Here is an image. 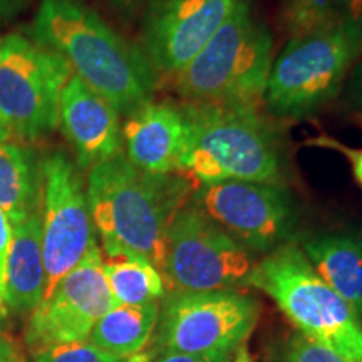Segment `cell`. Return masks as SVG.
I'll return each instance as SVG.
<instances>
[{
  "label": "cell",
  "instance_id": "18",
  "mask_svg": "<svg viewBox=\"0 0 362 362\" xmlns=\"http://www.w3.org/2000/svg\"><path fill=\"white\" fill-rule=\"evenodd\" d=\"M42 158L17 143H0V210L11 223L40 211Z\"/></svg>",
  "mask_w": 362,
  "mask_h": 362
},
{
  "label": "cell",
  "instance_id": "6",
  "mask_svg": "<svg viewBox=\"0 0 362 362\" xmlns=\"http://www.w3.org/2000/svg\"><path fill=\"white\" fill-rule=\"evenodd\" d=\"M362 49L337 22L292 35L272 62L264 104L275 119H305L342 93Z\"/></svg>",
  "mask_w": 362,
  "mask_h": 362
},
{
  "label": "cell",
  "instance_id": "4",
  "mask_svg": "<svg viewBox=\"0 0 362 362\" xmlns=\"http://www.w3.org/2000/svg\"><path fill=\"white\" fill-rule=\"evenodd\" d=\"M274 62V37L242 0L200 54L175 76L185 103L259 106Z\"/></svg>",
  "mask_w": 362,
  "mask_h": 362
},
{
  "label": "cell",
  "instance_id": "15",
  "mask_svg": "<svg viewBox=\"0 0 362 362\" xmlns=\"http://www.w3.org/2000/svg\"><path fill=\"white\" fill-rule=\"evenodd\" d=\"M123 153L148 175H180L187 139L181 104L149 101L129 112L121 128Z\"/></svg>",
  "mask_w": 362,
  "mask_h": 362
},
{
  "label": "cell",
  "instance_id": "16",
  "mask_svg": "<svg viewBox=\"0 0 362 362\" xmlns=\"http://www.w3.org/2000/svg\"><path fill=\"white\" fill-rule=\"evenodd\" d=\"M320 279L349 304L362 320V235L329 232L300 242Z\"/></svg>",
  "mask_w": 362,
  "mask_h": 362
},
{
  "label": "cell",
  "instance_id": "26",
  "mask_svg": "<svg viewBox=\"0 0 362 362\" xmlns=\"http://www.w3.org/2000/svg\"><path fill=\"white\" fill-rule=\"evenodd\" d=\"M310 144L320 148H329L341 153V155L347 160V163H349L352 176H354L357 185L362 188V148H351L336 138H330V136H320V138L312 139Z\"/></svg>",
  "mask_w": 362,
  "mask_h": 362
},
{
  "label": "cell",
  "instance_id": "21",
  "mask_svg": "<svg viewBox=\"0 0 362 362\" xmlns=\"http://www.w3.org/2000/svg\"><path fill=\"white\" fill-rule=\"evenodd\" d=\"M339 0H287L282 24L288 35H298L336 22Z\"/></svg>",
  "mask_w": 362,
  "mask_h": 362
},
{
  "label": "cell",
  "instance_id": "28",
  "mask_svg": "<svg viewBox=\"0 0 362 362\" xmlns=\"http://www.w3.org/2000/svg\"><path fill=\"white\" fill-rule=\"evenodd\" d=\"M342 93L347 106L362 116V57L352 66Z\"/></svg>",
  "mask_w": 362,
  "mask_h": 362
},
{
  "label": "cell",
  "instance_id": "34",
  "mask_svg": "<svg viewBox=\"0 0 362 362\" xmlns=\"http://www.w3.org/2000/svg\"><path fill=\"white\" fill-rule=\"evenodd\" d=\"M361 124H362V116H361Z\"/></svg>",
  "mask_w": 362,
  "mask_h": 362
},
{
  "label": "cell",
  "instance_id": "7",
  "mask_svg": "<svg viewBox=\"0 0 362 362\" xmlns=\"http://www.w3.org/2000/svg\"><path fill=\"white\" fill-rule=\"evenodd\" d=\"M72 78L67 62L33 37L12 33L0 37V117L25 141L59 126L62 89Z\"/></svg>",
  "mask_w": 362,
  "mask_h": 362
},
{
  "label": "cell",
  "instance_id": "29",
  "mask_svg": "<svg viewBox=\"0 0 362 362\" xmlns=\"http://www.w3.org/2000/svg\"><path fill=\"white\" fill-rule=\"evenodd\" d=\"M0 362H25L19 344L6 334H0Z\"/></svg>",
  "mask_w": 362,
  "mask_h": 362
},
{
  "label": "cell",
  "instance_id": "27",
  "mask_svg": "<svg viewBox=\"0 0 362 362\" xmlns=\"http://www.w3.org/2000/svg\"><path fill=\"white\" fill-rule=\"evenodd\" d=\"M233 352H178L166 351L156 354L153 362H230Z\"/></svg>",
  "mask_w": 362,
  "mask_h": 362
},
{
  "label": "cell",
  "instance_id": "30",
  "mask_svg": "<svg viewBox=\"0 0 362 362\" xmlns=\"http://www.w3.org/2000/svg\"><path fill=\"white\" fill-rule=\"evenodd\" d=\"M27 0H0V24L2 22L12 21L13 17L24 12Z\"/></svg>",
  "mask_w": 362,
  "mask_h": 362
},
{
  "label": "cell",
  "instance_id": "13",
  "mask_svg": "<svg viewBox=\"0 0 362 362\" xmlns=\"http://www.w3.org/2000/svg\"><path fill=\"white\" fill-rule=\"evenodd\" d=\"M242 0H153L141 49L156 74L175 78L200 54Z\"/></svg>",
  "mask_w": 362,
  "mask_h": 362
},
{
  "label": "cell",
  "instance_id": "17",
  "mask_svg": "<svg viewBox=\"0 0 362 362\" xmlns=\"http://www.w3.org/2000/svg\"><path fill=\"white\" fill-rule=\"evenodd\" d=\"M45 270L40 211L12 223V243L7 260L6 305L17 314L33 312L44 297Z\"/></svg>",
  "mask_w": 362,
  "mask_h": 362
},
{
  "label": "cell",
  "instance_id": "20",
  "mask_svg": "<svg viewBox=\"0 0 362 362\" xmlns=\"http://www.w3.org/2000/svg\"><path fill=\"white\" fill-rule=\"evenodd\" d=\"M103 270L116 305L153 304L166 296L161 272L141 255L103 253Z\"/></svg>",
  "mask_w": 362,
  "mask_h": 362
},
{
  "label": "cell",
  "instance_id": "3",
  "mask_svg": "<svg viewBox=\"0 0 362 362\" xmlns=\"http://www.w3.org/2000/svg\"><path fill=\"white\" fill-rule=\"evenodd\" d=\"M181 107L187 139L180 173L198 185L232 180L285 185L282 134L259 106L185 103Z\"/></svg>",
  "mask_w": 362,
  "mask_h": 362
},
{
  "label": "cell",
  "instance_id": "5",
  "mask_svg": "<svg viewBox=\"0 0 362 362\" xmlns=\"http://www.w3.org/2000/svg\"><path fill=\"white\" fill-rule=\"evenodd\" d=\"M248 287L264 292L300 334L352 362H362V320L320 279L297 242L262 257Z\"/></svg>",
  "mask_w": 362,
  "mask_h": 362
},
{
  "label": "cell",
  "instance_id": "23",
  "mask_svg": "<svg viewBox=\"0 0 362 362\" xmlns=\"http://www.w3.org/2000/svg\"><path fill=\"white\" fill-rule=\"evenodd\" d=\"M34 362H124L89 341L57 344L34 354Z\"/></svg>",
  "mask_w": 362,
  "mask_h": 362
},
{
  "label": "cell",
  "instance_id": "22",
  "mask_svg": "<svg viewBox=\"0 0 362 362\" xmlns=\"http://www.w3.org/2000/svg\"><path fill=\"white\" fill-rule=\"evenodd\" d=\"M267 362H352L298 330L270 347Z\"/></svg>",
  "mask_w": 362,
  "mask_h": 362
},
{
  "label": "cell",
  "instance_id": "25",
  "mask_svg": "<svg viewBox=\"0 0 362 362\" xmlns=\"http://www.w3.org/2000/svg\"><path fill=\"white\" fill-rule=\"evenodd\" d=\"M12 243V223L7 215L0 210V317L7 315L6 305V279H7V260Z\"/></svg>",
  "mask_w": 362,
  "mask_h": 362
},
{
  "label": "cell",
  "instance_id": "1",
  "mask_svg": "<svg viewBox=\"0 0 362 362\" xmlns=\"http://www.w3.org/2000/svg\"><path fill=\"white\" fill-rule=\"evenodd\" d=\"M29 37L59 54L121 116L153 101L158 74L146 54L81 0H40Z\"/></svg>",
  "mask_w": 362,
  "mask_h": 362
},
{
  "label": "cell",
  "instance_id": "31",
  "mask_svg": "<svg viewBox=\"0 0 362 362\" xmlns=\"http://www.w3.org/2000/svg\"><path fill=\"white\" fill-rule=\"evenodd\" d=\"M110 2L123 17H133L148 0H110Z\"/></svg>",
  "mask_w": 362,
  "mask_h": 362
},
{
  "label": "cell",
  "instance_id": "10",
  "mask_svg": "<svg viewBox=\"0 0 362 362\" xmlns=\"http://www.w3.org/2000/svg\"><path fill=\"white\" fill-rule=\"evenodd\" d=\"M189 203L253 255L296 242L298 208L285 185L235 180L198 185Z\"/></svg>",
  "mask_w": 362,
  "mask_h": 362
},
{
  "label": "cell",
  "instance_id": "11",
  "mask_svg": "<svg viewBox=\"0 0 362 362\" xmlns=\"http://www.w3.org/2000/svg\"><path fill=\"white\" fill-rule=\"evenodd\" d=\"M40 223L45 270L44 300L98 243L83 171L62 151L42 156Z\"/></svg>",
  "mask_w": 362,
  "mask_h": 362
},
{
  "label": "cell",
  "instance_id": "9",
  "mask_svg": "<svg viewBox=\"0 0 362 362\" xmlns=\"http://www.w3.org/2000/svg\"><path fill=\"white\" fill-rule=\"evenodd\" d=\"M260 317L255 298L238 291L166 292L155 329L156 354L235 352L247 341Z\"/></svg>",
  "mask_w": 362,
  "mask_h": 362
},
{
  "label": "cell",
  "instance_id": "32",
  "mask_svg": "<svg viewBox=\"0 0 362 362\" xmlns=\"http://www.w3.org/2000/svg\"><path fill=\"white\" fill-rule=\"evenodd\" d=\"M233 362H253L250 357V352L245 346H240L237 349V354L233 357Z\"/></svg>",
  "mask_w": 362,
  "mask_h": 362
},
{
  "label": "cell",
  "instance_id": "14",
  "mask_svg": "<svg viewBox=\"0 0 362 362\" xmlns=\"http://www.w3.org/2000/svg\"><path fill=\"white\" fill-rule=\"evenodd\" d=\"M59 126L74 149L81 171L123 153L119 111L74 74L62 89Z\"/></svg>",
  "mask_w": 362,
  "mask_h": 362
},
{
  "label": "cell",
  "instance_id": "24",
  "mask_svg": "<svg viewBox=\"0 0 362 362\" xmlns=\"http://www.w3.org/2000/svg\"><path fill=\"white\" fill-rule=\"evenodd\" d=\"M336 22L362 49V0H339Z\"/></svg>",
  "mask_w": 362,
  "mask_h": 362
},
{
  "label": "cell",
  "instance_id": "2",
  "mask_svg": "<svg viewBox=\"0 0 362 362\" xmlns=\"http://www.w3.org/2000/svg\"><path fill=\"white\" fill-rule=\"evenodd\" d=\"M86 193L104 255H141L163 275L168 228L192 198L189 181L144 173L119 153L88 171Z\"/></svg>",
  "mask_w": 362,
  "mask_h": 362
},
{
  "label": "cell",
  "instance_id": "33",
  "mask_svg": "<svg viewBox=\"0 0 362 362\" xmlns=\"http://www.w3.org/2000/svg\"><path fill=\"white\" fill-rule=\"evenodd\" d=\"M11 136H12V133H11V131H8L7 124L4 123L2 117H0V143L8 141V139H11Z\"/></svg>",
  "mask_w": 362,
  "mask_h": 362
},
{
  "label": "cell",
  "instance_id": "12",
  "mask_svg": "<svg viewBox=\"0 0 362 362\" xmlns=\"http://www.w3.org/2000/svg\"><path fill=\"white\" fill-rule=\"evenodd\" d=\"M115 305L104 277L103 252L96 243L30 312L27 347L35 354L57 344L88 341L98 320Z\"/></svg>",
  "mask_w": 362,
  "mask_h": 362
},
{
  "label": "cell",
  "instance_id": "8",
  "mask_svg": "<svg viewBox=\"0 0 362 362\" xmlns=\"http://www.w3.org/2000/svg\"><path fill=\"white\" fill-rule=\"evenodd\" d=\"M255 255L192 203L181 206L166 237V292H220L248 287Z\"/></svg>",
  "mask_w": 362,
  "mask_h": 362
},
{
  "label": "cell",
  "instance_id": "19",
  "mask_svg": "<svg viewBox=\"0 0 362 362\" xmlns=\"http://www.w3.org/2000/svg\"><path fill=\"white\" fill-rule=\"evenodd\" d=\"M160 315V302L144 305H115L98 320L89 342L110 354L126 359L148 346Z\"/></svg>",
  "mask_w": 362,
  "mask_h": 362
}]
</instances>
